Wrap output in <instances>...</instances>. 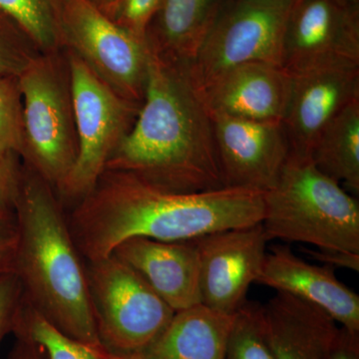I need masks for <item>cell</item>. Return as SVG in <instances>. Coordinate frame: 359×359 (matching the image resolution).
I'll use <instances>...</instances> for the list:
<instances>
[{
  "label": "cell",
  "instance_id": "7",
  "mask_svg": "<svg viewBox=\"0 0 359 359\" xmlns=\"http://www.w3.org/2000/svg\"><path fill=\"white\" fill-rule=\"evenodd\" d=\"M66 53L76 119L78 155L56 192L65 208L76 204L95 186L111 157L128 136L142 105L119 95L79 58Z\"/></svg>",
  "mask_w": 359,
  "mask_h": 359
},
{
  "label": "cell",
  "instance_id": "8",
  "mask_svg": "<svg viewBox=\"0 0 359 359\" xmlns=\"http://www.w3.org/2000/svg\"><path fill=\"white\" fill-rule=\"evenodd\" d=\"M294 0H230L190 69L202 89L235 66L250 62L280 65L283 34Z\"/></svg>",
  "mask_w": 359,
  "mask_h": 359
},
{
  "label": "cell",
  "instance_id": "14",
  "mask_svg": "<svg viewBox=\"0 0 359 359\" xmlns=\"http://www.w3.org/2000/svg\"><path fill=\"white\" fill-rule=\"evenodd\" d=\"M256 283L320 309L339 325L359 334V295L340 282L334 269L309 264L287 245H273Z\"/></svg>",
  "mask_w": 359,
  "mask_h": 359
},
{
  "label": "cell",
  "instance_id": "31",
  "mask_svg": "<svg viewBox=\"0 0 359 359\" xmlns=\"http://www.w3.org/2000/svg\"><path fill=\"white\" fill-rule=\"evenodd\" d=\"M330 359H359V334L339 327Z\"/></svg>",
  "mask_w": 359,
  "mask_h": 359
},
{
  "label": "cell",
  "instance_id": "25",
  "mask_svg": "<svg viewBox=\"0 0 359 359\" xmlns=\"http://www.w3.org/2000/svg\"><path fill=\"white\" fill-rule=\"evenodd\" d=\"M41 54L20 26L0 11V77H20Z\"/></svg>",
  "mask_w": 359,
  "mask_h": 359
},
{
  "label": "cell",
  "instance_id": "23",
  "mask_svg": "<svg viewBox=\"0 0 359 359\" xmlns=\"http://www.w3.org/2000/svg\"><path fill=\"white\" fill-rule=\"evenodd\" d=\"M224 359H276L263 304L248 299L235 313Z\"/></svg>",
  "mask_w": 359,
  "mask_h": 359
},
{
  "label": "cell",
  "instance_id": "27",
  "mask_svg": "<svg viewBox=\"0 0 359 359\" xmlns=\"http://www.w3.org/2000/svg\"><path fill=\"white\" fill-rule=\"evenodd\" d=\"M25 297L14 271L0 276V342L13 332Z\"/></svg>",
  "mask_w": 359,
  "mask_h": 359
},
{
  "label": "cell",
  "instance_id": "2",
  "mask_svg": "<svg viewBox=\"0 0 359 359\" xmlns=\"http://www.w3.org/2000/svg\"><path fill=\"white\" fill-rule=\"evenodd\" d=\"M145 96L131 131L106 170L128 172L176 193L224 188L211 113L190 63L148 49Z\"/></svg>",
  "mask_w": 359,
  "mask_h": 359
},
{
  "label": "cell",
  "instance_id": "6",
  "mask_svg": "<svg viewBox=\"0 0 359 359\" xmlns=\"http://www.w3.org/2000/svg\"><path fill=\"white\" fill-rule=\"evenodd\" d=\"M85 264L101 344L119 353L147 351L166 330L173 318V309L115 255Z\"/></svg>",
  "mask_w": 359,
  "mask_h": 359
},
{
  "label": "cell",
  "instance_id": "33",
  "mask_svg": "<svg viewBox=\"0 0 359 359\" xmlns=\"http://www.w3.org/2000/svg\"><path fill=\"white\" fill-rule=\"evenodd\" d=\"M92 1L95 2L97 6L102 8V7L108 6L111 2L115 1V0H92Z\"/></svg>",
  "mask_w": 359,
  "mask_h": 359
},
{
  "label": "cell",
  "instance_id": "21",
  "mask_svg": "<svg viewBox=\"0 0 359 359\" xmlns=\"http://www.w3.org/2000/svg\"><path fill=\"white\" fill-rule=\"evenodd\" d=\"M13 332L30 337L41 347L47 359H147L142 353H115L102 344H90L70 339L45 320L25 301Z\"/></svg>",
  "mask_w": 359,
  "mask_h": 359
},
{
  "label": "cell",
  "instance_id": "24",
  "mask_svg": "<svg viewBox=\"0 0 359 359\" xmlns=\"http://www.w3.org/2000/svg\"><path fill=\"white\" fill-rule=\"evenodd\" d=\"M25 147L18 77H0V158H20Z\"/></svg>",
  "mask_w": 359,
  "mask_h": 359
},
{
  "label": "cell",
  "instance_id": "16",
  "mask_svg": "<svg viewBox=\"0 0 359 359\" xmlns=\"http://www.w3.org/2000/svg\"><path fill=\"white\" fill-rule=\"evenodd\" d=\"M175 313L201 304L200 259L195 240L162 242L127 238L113 250Z\"/></svg>",
  "mask_w": 359,
  "mask_h": 359
},
{
  "label": "cell",
  "instance_id": "15",
  "mask_svg": "<svg viewBox=\"0 0 359 359\" xmlns=\"http://www.w3.org/2000/svg\"><path fill=\"white\" fill-rule=\"evenodd\" d=\"M290 86L292 75L282 65L250 62L222 73L200 90L211 114L283 122Z\"/></svg>",
  "mask_w": 359,
  "mask_h": 359
},
{
  "label": "cell",
  "instance_id": "12",
  "mask_svg": "<svg viewBox=\"0 0 359 359\" xmlns=\"http://www.w3.org/2000/svg\"><path fill=\"white\" fill-rule=\"evenodd\" d=\"M332 60L359 62V9L344 0H294L280 65L294 73Z\"/></svg>",
  "mask_w": 359,
  "mask_h": 359
},
{
  "label": "cell",
  "instance_id": "11",
  "mask_svg": "<svg viewBox=\"0 0 359 359\" xmlns=\"http://www.w3.org/2000/svg\"><path fill=\"white\" fill-rule=\"evenodd\" d=\"M290 75L283 128L290 153L311 158L321 132L347 105L359 99V62L325 61Z\"/></svg>",
  "mask_w": 359,
  "mask_h": 359
},
{
  "label": "cell",
  "instance_id": "3",
  "mask_svg": "<svg viewBox=\"0 0 359 359\" xmlns=\"http://www.w3.org/2000/svg\"><path fill=\"white\" fill-rule=\"evenodd\" d=\"M13 271L30 308L70 339L101 344L86 264L55 189L21 161Z\"/></svg>",
  "mask_w": 359,
  "mask_h": 359
},
{
  "label": "cell",
  "instance_id": "26",
  "mask_svg": "<svg viewBox=\"0 0 359 359\" xmlns=\"http://www.w3.org/2000/svg\"><path fill=\"white\" fill-rule=\"evenodd\" d=\"M162 1L115 0L101 9L115 25L146 42L149 25L159 11Z\"/></svg>",
  "mask_w": 359,
  "mask_h": 359
},
{
  "label": "cell",
  "instance_id": "32",
  "mask_svg": "<svg viewBox=\"0 0 359 359\" xmlns=\"http://www.w3.org/2000/svg\"><path fill=\"white\" fill-rule=\"evenodd\" d=\"M16 342L8 359H46L41 347L25 334H14Z\"/></svg>",
  "mask_w": 359,
  "mask_h": 359
},
{
  "label": "cell",
  "instance_id": "17",
  "mask_svg": "<svg viewBox=\"0 0 359 359\" xmlns=\"http://www.w3.org/2000/svg\"><path fill=\"white\" fill-rule=\"evenodd\" d=\"M276 359H330L339 325L320 309L276 292L264 304Z\"/></svg>",
  "mask_w": 359,
  "mask_h": 359
},
{
  "label": "cell",
  "instance_id": "18",
  "mask_svg": "<svg viewBox=\"0 0 359 359\" xmlns=\"http://www.w3.org/2000/svg\"><path fill=\"white\" fill-rule=\"evenodd\" d=\"M224 0H163L149 25L146 45L153 53L192 63L216 22Z\"/></svg>",
  "mask_w": 359,
  "mask_h": 359
},
{
  "label": "cell",
  "instance_id": "5",
  "mask_svg": "<svg viewBox=\"0 0 359 359\" xmlns=\"http://www.w3.org/2000/svg\"><path fill=\"white\" fill-rule=\"evenodd\" d=\"M18 81L25 133L21 161L57 192L78 155L67 53L65 49L42 53L18 77Z\"/></svg>",
  "mask_w": 359,
  "mask_h": 359
},
{
  "label": "cell",
  "instance_id": "29",
  "mask_svg": "<svg viewBox=\"0 0 359 359\" xmlns=\"http://www.w3.org/2000/svg\"><path fill=\"white\" fill-rule=\"evenodd\" d=\"M16 245L18 224L15 218L0 217V276L13 271Z\"/></svg>",
  "mask_w": 359,
  "mask_h": 359
},
{
  "label": "cell",
  "instance_id": "20",
  "mask_svg": "<svg viewBox=\"0 0 359 359\" xmlns=\"http://www.w3.org/2000/svg\"><path fill=\"white\" fill-rule=\"evenodd\" d=\"M311 159L347 192L359 193V99L347 105L321 132Z\"/></svg>",
  "mask_w": 359,
  "mask_h": 359
},
{
  "label": "cell",
  "instance_id": "10",
  "mask_svg": "<svg viewBox=\"0 0 359 359\" xmlns=\"http://www.w3.org/2000/svg\"><path fill=\"white\" fill-rule=\"evenodd\" d=\"M269 241L262 223L196 238L201 304L219 313H237L263 269Z\"/></svg>",
  "mask_w": 359,
  "mask_h": 359
},
{
  "label": "cell",
  "instance_id": "30",
  "mask_svg": "<svg viewBox=\"0 0 359 359\" xmlns=\"http://www.w3.org/2000/svg\"><path fill=\"white\" fill-rule=\"evenodd\" d=\"M304 252L314 261L330 268L346 269L355 273L359 271L358 252L327 249H306Z\"/></svg>",
  "mask_w": 359,
  "mask_h": 359
},
{
  "label": "cell",
  "instance_id": "19",
  "mask_svg": "<svg viewBox=\"0 0 359 359\" xmlns=\"http://www.w3.org/2000/svg\"><path fill=\"white\" fill-rule=\"evenodd\" d=\"M233 316L202 304L177 311L142 354L147 359H224Z\"/></svg>",
  "mask_w": 359,
  "mask_h": 359
},
{
  "label": "cell",
  "instance_id": "1",
  "mask_svg": "<svg viewBox=\"0 0 359 359\" xmlns=\"http://www.w3.org/2000/svg\"><path fill=\"white\" fill-rule=\"evenodd\" d=\"M264 194L237 188L170 192L128 172L105 170L71 207L68 224L81 256L93 261L130 238L185 242L262 223Z\"/></svg>",
  "mask_w": 359,
  "mask_h": 359
},
{
  "label": "cell",
  "instance_id": "13",
  "mask_svg": "<svg viewBox=\"0 0 359 359\" xmlns=\"http://www.w3.org/2000/svg\"><path fill=\"white\" fill-rule=\"evenodd\" d=\"M211 115L224 188L271 190L290 152L283 122Z\"/></svg>",
  "mask_w": 359,
  "mask_h": 359
},
{
  "label": "cell",
  "instance_id": "4",
  "mask_svg": "<svg viewBox=\"0 0 359 359\" xmlns=\"http://www.w3.org/2000/svg\"><path fill=\"white\" fill-rule=\"evenodd\" d=\"M269 240L359 254V203L309 157L290 153L276 185L264 194Z\"/></svg>",
  "mask_w": 359,
  "mask_h": 359
},
{
  "label": "cell",
  "instance_id": "34",
  "mask_svg": "<svg viewBox=\"0 0 359 359\" xmlns=\"http://www.w3.org/2000/svg\"><path fill=\"white\" fill-rule=\"evenodd\" d=\"M348 6L359 9V0H344Z\"/></svg>",
  "mask_w": 359,
  "mask_h": 359
},
{
  "label": "cell",
  "instance_id": "22",
  "mask_svg": "<svg viewBox=\"0 0 359 359\" xmlns=\"http://www.w3.org/2000/svg\"><path fill=\"white\" fill-rule=\"evenodd\" d=\"M67 0H0V11L34 41L42 53L62 50L61 15Z\"/></svg>",
  "mask_w": 359,
  "mask_h": 359
},
{
  "label": "cell",
  "instance_id": "9",
  "mask_svg": "<svg viewBox=\"0 0 359 359\" xmlns=\"http://www.w3.org/2000/svg\"><path fill=\"white\" fill-rule=\"evenodd\" d=\"M61 37L62 48L119 95L143 102L149 57L145 41L115 25L92 0H67Z\"/></svg>",
  "mask_w": 359,
  "mask_h": 359
},
{
  "label": "cell",
  "instance_id": "28",
  "mask_svg": "<svg viewBox=\"0 0 359 359\" xmlns=\"http://www.w3.org/2000/svg\"><path fill=\"white\" fill-rule=\"evenodd\" d=\"M20 170V158H0V217L4 218H15Z\"/></svg>",
  "mask_w": 359,
  "mask_h": 359
}]
</instances>
